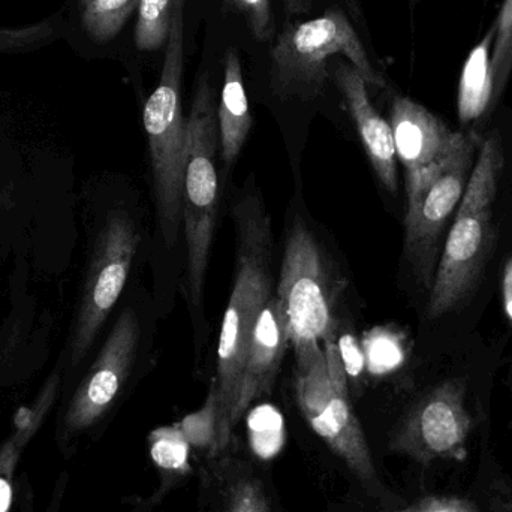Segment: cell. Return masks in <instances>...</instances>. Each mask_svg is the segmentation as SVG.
<instances>
[{
    "mask_svg": "<svg viewBox=\"0 0 512 512\" xmlns=\"http://www.w3.org/2000/svg\"><path fill=\"white\" fill-rule=\"evenodd\" d=\"M390 512H480L468 499L459 496H429L402 510Z\"/></svg>",
    "mask_w": 512,
    "mask_h": 512,
    "instance_id": "cell-28",
    "label": "cell"
},
{
    "mask_svg": "<svg viewBox=\"0 0 512 512\" xmlns=\"http://www.w3.org/2000/svg\"><path fill=\"white\" fill-rule=\"evenodd\" d=\"M251 126L252 116L243 83L242 65L237 51L228 50L225 57L224 87L218 107L222 158L228 165L236 162Z\"/></svg>",
    "mask_w": 512,
    "mask_h": 512,
    "instance_id": "cell-17",
    "label": "cell"
},
{
    "mask_svg": "<svg viewBox=\"0 0 512 512\" xmlns=\"http://www.w3.org/2000/svg\"><path fill=\"white\" fill-rule=\"evenodd\" d=\"M504 167V146L498 132L493 131L481 141L468 188L442 243L429 289L430 319L456 310L471 294L483 271L492 246L493 212Z\"/></svg>",
    "mask_w": 512,
    "mask_h": 512,
    "instance_id": "cell-2",
    "label": "cell"
},
{
    "mask_svg": "<svg viewBox=\"0 0 512 512\" xmlns=\"http://www.w3.org/2000/svg\"><path fill=\"white\" fill-rule=\"evenodd\" d=\"M498 33L493 45L492 63L495 72L496 96L501 98L512 72V0H504L496 17Z\"/></svg>",
    "mask_w": 512,
    "mask_h": 512,
    "instance_id": "cell-24",
    "label": "cell"
},
{
    "mask_svg": "<svg viewBox=\"0 0 512 512\" xmlns=\"http://www.w3.org/2000/svg\"><path fill=\"white\" fill-rule=\"evenodd\" d=\"M62 393V372L54 370L30 405L21 406L12 418L11 432L0 442V512H12L17 495L18 463L27 445L38 435Z\"/></svg>",
    "mask_w": 512,
    "mask_h": 512,
    "instance_id": "cell-15",
    "label": "cell"
},
{
    "mask_svg": "<svg viewBox=\"0 0 512 512\" xmlns=\"http://www.w3.org/2000/svg\"><path fill=\"white\" fill-rule=\"evenodd\" d=\"M498 23L493 21L481 41L472 48L463 65L457 92V116L466 131L481 122L499 101L496 96L495 72L492 53L495 45Z\"/></svg>",
    "mask_w": 512,
    "mask_h": 512,
    "instance_id": "cell-16",
    "label": "cell"
},
{
    "mask_svg": "<svg viewBox=\"0 0 512 512\" xmlns=\"http://www.w3.org/2000/svg\"><path fill=\"white\" fill-rule=\"evenodd\" d=\"M345 57L367 86L385 87L351 21L340 11L286 27L271 50V89L279 96L312 99L324 89L331 63Z\"/></svg>",
    "mask_w": 512,
    "mask_h": 512,
    "instance_id": "cell-4",
    "label": "cell"
},
{
    "mask_svg": "<svg viewBox=\"0 0 512 512\" xmlns=\"http://www.w3.org/2000/svg\"><path fill=\"white\" fill-rule=\"evenodd\" d=\"M471 429L465 385L448 379L409 411L391 439V450L421 465L462 462L468 456Z\"/></svg>",
    "mask_w": 512,
    "mask_h": 512,
    "instance_id": "cell-11",
    "label": "cell"
},
{
    "mask_svg": "<svg viewBox=\"0 0 512 512\" xmlns=\"http://www.w3.org/2000/svg\"><path fill=\"white\" fill-rule=\"evenodd\" d=\"M237 233V270L225 309L218 346L219 418L213 451L227 447L233 433V412L239 400L243 370L256 322L271 298V221L258 195L248 194L231 210Z\"/></svg>",
    "mask_w": 512,
    "mask_h": 512,
    "instance_id": "cell-1",
    "label": "cell"
},
{
    "mask_svg": "<svg viewBox=\"0 0 512 512\" xmlns=\"http://www.w3.org/2000/svg\"><path fill=\"white\" fill-rule=\"evenodd\" d=\"M218 418V388H216V382L213 381L206 403L198 411L186 415L177 424H179L180 430H182L183 435L188 439L192 448H198V450H209V448H212L213 450L216 442V433H218Z\"/></svg>",
    "mask_w": 512,
    "mask_h": 512,
    "instance_id": "cell-23",
    "label": "cell"
},
{
    "mask_svg": "<svg viewBox=\"0 0 512 512\" xmlns=\"http://www.w3.org/2000/svg\"><path fill=\"white\" fill-rule=\"evenodd\" d=\"M331 74L348 104L376 176L387 191L396 194L397 155L390 123L382 119L373 107L366 80L351 63L334 60L331 63Z\"/></svg>",
    "mask_w": 512,
    "mask_h": 512,
    "instance_id": "cell-13",
    "label": "cell"
},
{
    "mask_svg": "<svg viewBox=\"0 0 512 512\" xmlns=\"http://www.w3.org/2000/svg\"><path fill=\"white\" fill-rule=\"evenodd\" d=\"M63 33V20L59 12L26 26H0V54L26 53L47 47Z\"/></svg>",
    "mask_w": 512,
    "mask_h": 512,
    "instance_id": "cell-21",
    "label": "cell"
},
{
    "mask_svg": "<svg viewBox=\"0 0 512 512\" xmlns=\"http://www.w3.org/2000/svg\"><path fill=\"white\" fill-rule=\"evenodd\" d=\"M295 399L304 420L321 441L363 483H373L375 463L363 427L348 400L336 333L324 339L322 351L309 364L297 367Z\"/></svg>",
    "mask_w": 512,
    "mask_h": 512,
    "instance_id": "cell-7",
    "label": "cell"
},
{
    "mask_svg": "<svg viewBox=\"0 0 512 512\" xmlns=\"http://www.w3.org/2000/svg\"><path fill=\"white\" fill-rule=\"evenodd\" d=\"M218 138L215 92L206 75L198 83L191 111L186 117V161L183 177L182 218L185 221L188 248L189 297L195 306L201 303L218 216Z\"/></svg>",
    "mask_w": 512,
    "mask_h": 512,
    "instance_id": "cell-5",
    "label": "cell"
},
{
    "mask_svg": "<svg viewBox=\"0 0 512 512\" xmlns=\"http://www.w3.org/2000/svg\"><path fill=\"white\" fill-rule=\"evenodd\" d=\"M185 0H179L165 45L158 86L144 105L143 122L149 140L159 228L174 246L182 221L183 177L186 161V117L182 80L185 69Z\"/></svg>",
    "mask_w": 512,
    "mask_h": 512,
    "instance_id": "cell-3",
    "label": "cell"
},
{
    "mask_svg": "<svg viewBox=\"0 0 512 512\" xmlns=\"http://www.w3.org/2000/svg\"><path fill=\"white\" fill-rule=\"evenodd\" d=\"M481 141L475 131H460L438 165L406 182L405 254L424 288H432L441 243L468 188Z\"/></svg>",
    "mask_w": 512,
    "mask_h": 512,
    "instance_id": "cell-6",
    "label": "cell"
},
{
    "mask_svg": "<svg viewBox=\"0 0 512 512\" xmlns=\"http://www.w3.org/2000/svg\"><path fill=\"white\" fill-rule=\"evenodd\" d=\"M502 301H504L505 315L512 325V255L502 273Z\"/></svg>",
    "mask_w": 512,
    "mask_h": 512,
    "instance_id": "cell-30",
    "label": "cell"
},
{
    "mask_svg": "<svg viewBox=\"0 0 512 512\" xmlns=\"http://www.w3.org/2000/svg\"><path fill=\"white\" fill-rule=\"evenodd\" d=\"M366 369L372 375L381 376L393 372L405 360L403 342L396 331L376 327L367 331L361 340Z\"/></svg>",
    "mask_w": 512,
    "mask_h": 512,
    "instance_id": "cell-22",
    "label": "cell"
},
{
    "mask_svg": "<svg viewBox=\"0 0 512 512\" xmlns=\"http://www.w3.org/2000/svg\"><path fill=\"white\" fill-rule=\"evenodd\" d=\"M390 125L406 182L438 165L451 152L460 134L424 105L406 96L394 99Z\"/></svg>",
    "mask_w": 512,
    "mask_h": 512,
    "instance_id": "cell-12",
    "label": "cell"
},
{
    "mask_svg": "<svg viewBox=\"0 0 512 512\" xmlns=\"http://www.w3.org/2000/svg\"><path fill=\"white\" fill-rule=\"evenodd\" d=\"M140 0H80L78 14L84 33L96 44L119 35Z\"/></svg>",
    "mask_w": 512,
    "mask_h": 512,
    "instance_id": "cell-18",
    "label": "cell"
},
{
    "mask_svg": "<svg viewBox=\"0 0 512 512\" xmlns=\"http://www.w3.org/2000/svg\"><path fill=\"white\" fill-rule=\"evenodd\" d=\"M289 343L291 339H289L285 309L279 297L271 295L259 315L254 334H252L245 370H243L242 385H240L239 400L233 412V427L242 420L243 415L256 399L271 390Z\"/></svg>",
    "mask_w": 512,
    "mask_h": 512,
    "instance_id": "cell-14",
    "label": "cell"
},
{
    "mask_svg": "<svg viewBox=\"0 0 512 512\" xmlns=\"http://www.w3.org/2000/svg\"><path fill=\"white\" fill-rule=\"evenodd\" d=\"M140 339L134 309L123 310L105 340L95 363L57 412L54 442L63 459H71L78 445L92 435L113 408L128 381Z\"/></svg>",
    "mask_w": 512,
    "mask_h": 512,
    "instance_id": "cell-8",
    "label": "cell"
},
{
    "mask_svg": "<svg viewBox=\"0 0 512 512\" xmlns=\"http://www.w3.org/2000/svg\"><path fill=\"white\" fill-rule=\"evenodd\" d=\"M138 243L140 234L128 213H111L96 240L78 306L69 351L72 367L84 360L116 306L128 280Z\"/></svg>",
    "mask_w": 512,
    "mask_h": 512,
    "instance_id": "cell-10",
    "label": "cell"
},
{
    "mask_svg": "<svg viewBox=\"0 0 512 512\" xmlns=\"http://www.w3.org/2000/svg\"><path fill=\"white\" fill-rule=\"evenodd\" d=\"M337 348H339L340 360H342L346 376L358 378L366 369V360H364V352L360 343L352 334H343L337 339Z\"/></svg>",
    "mask_w": 512,
    "mask_h": 512,
    "instance_id": "cell-29",
    "label": "cell"
},
{
    "mask_svg": "<svg viewBox=\"0 0 512 512\" xmlns=\"http://www.w3.org/2000/svg\"><path fill=\"white\" fill-rule=\"evenodd\" d=\"M68 474L62 472L59 478H57L56 486L53 489V495H51V502L48 505V510L45 512H59L62 507L63 496H65L66 486H68ZM15 501L18 504V511L20 512H36L33 507V492L32 486H30L27 475L23 474L20 478H17V495H15Z\"/></svg>",
    "mask_w": 512,
    "mask_h": 512,
    "instance_id": "cell-27",
    "label": "cell"
},
{
    "mask_svg": "<svg viewBox=\"0 0 512 512\" xmlns=\"http://www.w3.org/2000/svg\"><path fill=\"white\" fill-rule=\"evenodd\" d=\"M248 23L252 35L258 41H267L273 35L271 0H227Z\"/></svg>",
    "mask_w": 512,
    "mask_h": 512,
    "instance_id": "cell-25",
    "label": "cell"
},
{
    "mask_svg": "<svg viewBox=\"0 0 512 512\" xmlns=\"http://www.w3.org/2000/svg\"><path fill=\"white\" fill-rule=\"evenodd\" d=\"M227 512H270L261 484L255 480H240L231 489Z\"/></svg>",
    "mask_w": 512,
    "mask_h": 512,
    "instance_id": "cell-26",
    "label": "cell"
},
{
    "mask_svg": "<svg viewBox=\"0 0 512 512\" xmlns=\"http://www.w3.org/2000/svg\"><path fill=\"white\" fill-rule=\"evenodd\" d=\"M277 297L285 309L297 367L306 366L322 351L319 343L334 333V324L322 255L300 222L286 240Z\"/></svg>",
    "mask_w": 512,
    "mask_h": 512,
    "instance_id": "cell-9",
    "label": "cell"
},
{
    "mask_svg": "<svg viewBox=\"0 0 512 512\" xmlns=\"http://www.w3.org/2000/svg\"><path fill=\"white\" fill-rule=\"evenodd\" d=\"M191 448L177 423L158 427L149 435L150 459L168 475L186 477L191 474Z\"/></svg>",
    "mask_w": 512,
    "mask_h": 512,
    "instance_id": "cell-19",
    "label": "cell"
},
{
    "mask_svg": "<svg viewBox=\"0 0 512 512\" xmlns=\"http://www.w3.org/2000/svg\"><path fill=\"white\" fill-rule=\"evenodd\" d=\"M177 2L179 0H140L134 36L138 50L156 51L167 45Z\"/></svg>",
    "mask_w": 512,
    "mask_h": 512,
    "instance_id": "cell-20",
    "label": "cell"
}]
</instances>
